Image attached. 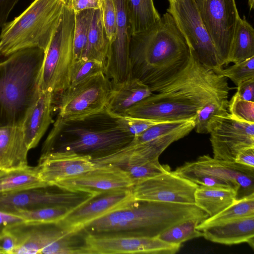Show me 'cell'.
Returning a JSON list of instances; mask_svg holds the SVG:
<instances>
[{
	"mask_svg": "<svg viewBox=\"0 0 254 254\" xmlns=\"http://www.w3.org/2000/svg\"><path fill=\"white\" fill-rule=\"evenodd\" d=\"M231 89L226 77L202 64L190 50L189 62L181 71L124 116L164 122L195 120L208 102L228 101Z\"/></svg>",
	"mask_w": 254,
	"mask_h": 254,
	"instance_id": "cell-1",
	"label": "cell"
},
{
	"mask_svg": "<svg viewBox=\"0 0 254 254\" xmlns=\"http://www.w3.org/2000/svg\"><path fill=\"white\" fill-rule=\"evenodd\" d=\"M190 55L186 39L167 11L149 28L131 34V76L157 92L186 66Z\"/></svg>",
	"mask_w": 254,
	"mask_h": 254,
	"instance_id": "cell-2",
	"label": "cell"
},
{
	"mask_svg": "<svg viewBox=\"0 0 254 254\" xmlns=\"http://www.w3.org/2000/svg\"><path fill=\"white\" fill-rule=\"evenodd\" d=\"M117 120L118 117L105 108L75 119L57 116L41 154L67 151L92 158L113 152L130 143L134 137L122 130Z\"/></svg>",
	"mask_w": 254,
	"mask_h": 254,
	"instance_id": "cell-3",
	"label": "cell"
},
{
	"mask_svg": "<svg viewBox=\"0 0 254 254\" xmlns=\"http://www.w3.org/2000/svg\"><path fill=\"white\" fill-rule=\"evenodd\" d=\"M208 217L206 212L195 204L134 200L92 221L82 231L86 234H122L154 237L186 220H204Z\"/></svg>",
	"mask_w": 254,
	"mask_h": 254,
	"instance_id": "cell-4",
	"label": "cell"
},
{
	"mask_svg": "<svg viewBox=\"0 0 254 254\" xmlns=\"http://www.w3.org/2000/svg\"><path fill=\"white\" fill-rule=\"evenodd\" d=\"M45 51H18L0 62V125H20L39 91Z\"/></svg>",
	"mask_w": 254,
	"mask_h": 254,
	"instance_id": "cell-5",
	"label": "cell"
},
{
	"mask_svg": "<svg viewBox=\"0 0 254 254\" xmlns=\"http://www.w3.org/2000/svg\"><path fill=\"white\" fill-rule=\"evenodd\" d=\"M65 0H34L19 15L6 22L0 34V56L37 48L46 50L61 19Z\"/></svg>",
	"mask_w": 254,
	"mask_h": 254,
	"instance_id": "cell-6",
	"label": "cell"
},
{
	"mask_svg": "<svg viewBox=\"0 0 254 254\" xmlns=\"http://www.w3.org/2000/svg\"><path fill=\"white\" fill-rule=\"evenodd\" d=\"M74 23L75 12L65 4L59 24L45 52L39 89L58 94L70 86Z\"/></svg>",
	"mask_w": 254,
	"mask_h": 254,
	"instance_id": "cell-7",
	"label": "cell"
},
{
	"mask_svg": "<svg viewBox=\"0 0 254 254\" xmlns=\"http://www.w3.org/2000/svg\"><path fill=\"white\" fill-rule=\"evenodd\" d=\"M170 13L200 62L220 74L223 66L194 0H169Z\"/></svg>",
	"mask_w": 254,
	"mask_h": 254,
	"instance_id": "cell-8",
	"label": "cell"
},
{
	"mask_svg": "<svg viewBox=\"0 0 254 254\" xmlns=\"http://www.w3.org/2000/svg\"><path fill=\"white\" fill-rule=\"evenodd\" d=\"M111 82L100 72L55 94L58 116L64 119L82 117L105 108Z\"/></svg>",
	"mask_w": 254,
	"mask_h": 254,
	"instance_id": "cell-9",
	"label": "cell"
},
{
	"mask_svg": "<svg viewBox=\"0 0 254 254\" xmlns=\"http://www.w3.org/2000/svg\"><path fill=\"white\" fill-rule=\"evenodd\" d=\"M222 64L227 66L235 27L240 17L235 0H194Z\"/></svg>",
	"mask_w": 254,
	"mask_h": 254,
	"instance_id": "cell-10",
	"label": "cell"
},
{
	"mask_svg": "<svg viewBox=\"0 0 254 254\" xmlns=\"http://www.w3.org/2000/svg\"><path fill=\"white\" fill-rule=\"evenodd\" d=\"M207 130L214 159L234 162L241 151L254 147V123L239 120L230 113L212 118Z\"/></svg>",
	"mask_w": 254,
	"mask_h": 254,
	"instance_id": "cell-11",
	"label": "cell"
},
{
	"mask_svg": "<svg viewBox=\"0 0 254 254\" xmlns=\"http://www.w3.org/2000/svg\"><path fill=\"white\" fill-rule=\"evenodd\" d=\"M181 245L167 243L158 237L131 234H86L83 239L84 254H174Z\"/></svg>",
	"mask_w": 254,
	"mask_h": 254,
	"instance_id": "cell-12",
	"label": "cell"
},
{
	"mask_svg": "<svg viewBox=\"0 0 254 254\" xmlns=\"http://www.w3.org/2000/svg\"><path fill=\"white\" fill-rule=\"evenodd\" d=\"M198 185L171 170L134 185L131 192L136 201L195 204Z\"/></svg>",
	"mask_w": 254,
	"mask_h": 254,
	"instance_id": "cell-13",
	"label": "cell"
},
{
	"mask_svg": "<svg viewBox=\"0 0 254 254\" xmlns=\"http://www.w3.org/2000/svg\"><path fill=\"white\" fill-rule=\"evenodd\" d=\"M50 187L30 189L0 194V210L13 213L22 210H31L51 206H65L72 209L95 196L79 192L61 190H54Z\"/></svg>",
	"mask_w": 254,
	"mask_h": 254,
	"instance_id": "cell-14",
	"label": "cell"
},
{
	"mask_svg": "<svg viewBox=\"0 0 254 254\" xmlns=\"http://www.w3.org/2000/svg\"><path fill=\"white\" fill-rule=\"evenodd\" d=\"M134 184L120 168L106 165L57 183L60 190L87 193L94 196L119 191L131 190Z\"/></svg>",
	"mask_w": 254,
	"mask_h": 254,
	"instance_id": "cell-15",
	"label": "cell"
},
{
	"mask_svg": "<svg viewBox=\"0 0 254 254\" xmlns=\"http://www.w3.org/2000/svg\"><path fill=\"white\" fill-rule=\"evenodd\" d=\"M116 12V34L109 45L105 61V74L111 82L126 81L131 76L129 45L131 29L126 0H113Z\"/></svg>",
	"mask_w": 254,
	"mask_h": 254,
	"instance_id": "cell-16",
	"label": "cell"
},
{
	"mask_svg": "<svg viewBox=\"0 0 254 254\" xmlns=\"http://www.w3.org/2000/svg\"><path fill=\"white\" fill-rule=\"evenodd\" d=\"M134 200L131 190L98 195L72 209L56 224L69 233H78L92 221Z\"/></svg>",
	"mask_w": 254,
	"mask_h": 254,
	"instance_id": "cell-17",
	"label": "cell"
},
{
	"mask_svg": "<svg viewBox=\"0 0 254 254\" xmlns=\"http://www.w3.org/2000/svg\"><path fill=\"white\" fill-rule=\"evenodd\" d=\"M91 157L72 152L56 151L41 154L36 166L41 179L50 187L96 167Z\"/></svg>",
	"mask_w": 254,
	"mask_h": 254,
	"instance_id": "cell-18",
	"label": "cell"
},
{
	"mask_svg": "<svg viewBox=\"0 0 254 254\" xmlns=\"http://www.w3.org/2000/svg\"><path fill=\"white\" fill-rule=\"evenodd\" d=\"M4 229L14 236L16 242L12 254H40L49 244L69 233L56 224L24 221L7 225Z\"/></svg>",
	"mask_w": 254,
	"mask_h": 254,
	"instance_id": "cell-19",
	"label": "cell"
},
{
	"mask_svg": "<svg viewBox=\"0 0 254 254\" xmlns=\"http://www.w3.org/2000/svg\"><path fill=\"white\" fill-rule=\"evenodd\" d=\"M55 107V94L39 89L20 125L29 150L37 146L53 122Z\"/></svg>",
	"mask_w": 254,
	"mask_h": 254,
	"instance_id": "cell-20",
	"label": "cell"
},
{
	"mask_svg": "<svg viewBox=\"0 0 254 254\" xmlns=\"http://www.w3.org/2000/svg\"><path fill=\"white\" fill-rule=\"evenodd\" d=\"M189 163L201 172L237 183L247 194L254 192V168L216 159L208 155L200 156L195 161Z\"/></svg>",
	"mask_w": 254,
	"mask_h": 254,
	"instance_id": "cell-21",
	"label": "cell"
},
{
	"mask_svg": "<svg viewBox=\"0 0 254 254\" xmlns=\"http://www.w3.org/2000/svg\"><path fill=\"white\" fill-rule=\"evenodd\" d=\"M29 150L20 125H0V171L28 166Z\"/></svg>",
	"mask_w": 254,
	"mask_h": 254,
	"instance_id": "cell-22",
	"label": "cell"
},
{
	"mask_svg": "<svg viewBox=\"0 0 254 254\" xmlns=\"http://www.w3.org/2000/svg\"><path fill=\"white\" fill-rule=\"evenodd\" d=\"M152 93L148 85L136 78L119 83L111 82L105 108L114 116H123L129 109Z\"/></svg>",
	"mask_w": 254,
	"mask_h": 254,
	"instance_id": "cell-23",
	"label": "cell"
},
{
	"mask_svg": "<svg viewBox=\"0 0 254 254\" xmlns=\"http://www.w3.org/2000/svg\"><path fill=\"white\" fill-rule=\"evenodd\" d=\"M201 231L203 237L209 241L226 245L247 243L254 249V215L210 226Z\"/></svg>",
	"mask_w": 254,
	"mask_h": 254,
	"instance_id": "cell-24",
	"label": "cell"
},
{
	"mask_svg": "<svg viewBox=\"0 0 254 254\" xmlns=\"http://www.w3.org/2000/svg\"><path fill=\"white\" fill-rule=\"evenodd\" d=\"M47 187L50 186L41 179L36 166L0 171V194Z\"/></svg>",
	"mask_w": 254,
	"mask_h": 254,
	"instance_id": "cell-25",
	"label": "cell"
},
{
	"mask_svg": "<svg viewBox=\"0 0 254 254\" xmlns=\"http://www.w3.org/2000/svg\"><path fill=\"white\" fill-rule=\"evenodd\" d=\"M237 195L238 191L233 189L198 185L194 193L195 204L212 217L232 204Z\"/></svg>",
	"mask_w": 254,
	"mask_h": 254,
	"instance_id": "cell-26",
	"label": "cell"
},
{
	"mask_svg": "<svg viewBox=\"0 0 254 254\" xmlns=\"http://www.w3.org/2000/svg\"><path fill=\"white\" fill-rule=\"evenodd\" d=\"M254 56V29L245 17L236 24L231 45L228 62H241Z\"/></svg>",
	"mask_w": 254,
	"mask_h": 254,
	"instance_id": "cell-27",
	"label": "cell"
},
{
	"mask_svg": "<svg viewBox=\"0 0 254 254\" xmlns=\"http://www.w3.org/2000/svg\"><path fill=\"white\" fill-rule=\"evenodd\" d=\"M109 40L103 25L101 10L95 9L85 52L81 58L94 60L105 64Z\"/></svg>",
	"mask_w": 254,
	"mask_h": 254,
	"instance_id": "cell-28",
	"label": "cell"
},
{
	"mask_svg": "<svg viewBox=\"0 0 254 254\" xmlns=\"http://www.w3.org/2000/svg\"><path fill=\"white\" fill-rule=\"evenodd\" d=\"M126 2L132 34L149 28L161 17L153 0H126Z\"/></svg>",
	"mask_w": 254,
	"mask_h": 254,
	"instance_id": "cell-29",
	"label": "cell"
},
{
	"mask_svg": "<svg viewBox=\"0 0 254 254\" xmlns=\"http://www.w3.org/2000/svg\"><path fill=\"white\" fill-rule=\"evenodd\" d=\"M254 215V192L237 198L225 209L212 217H208L200 222L196 229H203L229 221Z\"/></svg>",
	"mask_w": 254,
	"mask_h": 254,
	"instance_id": "cell-30",
	"label": "cell"
},
{
	"mask_svg": "<svg viewBox=\"0 0 254 254\" xmlns=\"http://www.w3.org/2000/svg\"><path fill=\"white\" fill-rule=\"evenodd\" d=\"M174 172L180 176L198 185L233 189L237 191L238 194L240 189L237 183L201 172L192 167L189 162L178 167Z\"/></svg>",
	"mask_w": 254,
	"mask_h": 254,
	"instance_id": "cell-31",
	"label": "cell"
},
{
	"mask_svg": "<svg viewBox=\"0 0 254 254\" xmlns=\"http://www.w3.org/2000/svg\"><path fill=\"white\" fill-rule=\"evenodd\" d=\"M72 209L65 206H51L31 210H22L12 214L24 221L44 224H57Z\"/></svg>",
	"mask_w": 254,
	"mask_h": 254,
	"instance_id": "cell-32",
	"label": "cell"
},
{
	"mask_svg": "<svg viewBox=\"0 0 254 254\" xmlns=\"http://www.w3.org/2000/svg\"><path fill=\"white\" fill-rule=\"evenodd\" d=\"M202 221L199 219L186 220L169 228L158 237L170 244L181 245L187 241L203 237L202 231L196 229Z\"/></svg>",
	"mask_w": 254,
	"mask_h": 254,
	"instance_id": "cell-33",
	"label": "cell"
},
{
	"mask_svg": "<svg viewBox=\"0 0 254 254\" xmlns=\"http://www.w3.org/2000/svg\"><path fill=\"white\" fill-rule=\"evenodd\" d=\"M94 10V9H87L75 13L74 61L80 59L85 52Z\"/></svg>",
	"mask_w": 254,
	"mask_h": 254,
	"instance_id": "cell-34",
	"label": "cell"
},
{
	"mask_svg": "<svg viewBox=\"0 0 254 254\" xmlns=\"http://www.w3.org/2000/svg\"><path fill=\"white\" fill-rule=\"evenodd\" d=\"M117 167L127 173L134 185L171 170L167 165H161L159 159L142 164Z\"/></svg>",
	"mask_w": 254,
	"mask_h": 254,
	"instance_id": "cell-35",
	"label": "cell"
},
{
	"mask_svg": "<svg viewBox=\"0 0 254 254\" xmlns=\"http://www.w3.org/2000/svg\"><path fill=\"white\" fill-rule=\"evenodd\" d=\"M100 72H105L104 63L94 60L80 58L74 61L72 64L70 86L77 84Z\"/></svg>",
	"mask_w": 254,
	"mask_h": 254,
	"instance_id": "cell-36",
	"label": "cell"
},
{
	"mask_svg": "<svg viewBox=\"0 0 254 254\" xmlns=\"http://www.w3.org/2000/svg\"><path fill=\"white\" fill-rule=\"evenodd\" d=\"M228 101H214L208 102L198 112L195 118L196 132L208 133V126L210 121L216 115L227 114Z\"/></svg>",
	"mask_w": 254,
	"mask_h": 254,
	"instance_id": "cell-37",
	"label": "cell"
},
{
	"mask_svg": "<svg viewBox=\"0 0 254 254\" xmlns=\"http://www.w3.org/2000/svg\"><path fill=\"white\" fill-rule=\"evenodd\" d=\"M194 120L184 121H166L154 125L132 140L136 143L145 142L169 134L186 127Z\"/></svg>",
	"mask_w": 254,
	"mask_h": 254,
	"instance_id": "cell-38",
	"label": "cell"
},
{
	"mask_svg": "<svg viewBox=\"0 0 254 254\" xmlns=\"http://www.w3.org/2000/svg\"><path fill=\"white\" fill-rule=\"evenodd\" d=\"M77 234H67L44 248L40 254H84L83 242L80 244L75 238Z\"/></svg>",
	"mask_w": 254,
	"mask_h": 254,
	"instance_id": "cell-39",
	"label": "cell"
},
{
	"mask_svg": "<svg viewBox=\"0 0 254 254\" xmlns=\"http://www.w3.org/2000/svg\"><path fill=\"white\" fill-rule=\"evenodd\" d=\"M220 75L230 79L237 87L245 81L254 79V56L223 68Z\"/></svg>",
	"mask_w": 254,
	"mask_h": 254,
	"instance_id": "cell-40",
	"label": "cell"
},
{
	"mask_svg": "<svg viewBox=\"0 0 254 254\" xmlns=\"http://www.w3.org/2000/svg\"><path fill=\"white\" fill-rule=\"evenodd\" d=\"M229 113L234 118L248 123H254V102L241 99L236 92L228 101Z\"/></svg>",
	"mask_w": 254,
	"mask_h": 254,
	"instance_id": "cell-41",
	"label": "cell"
},
{
	"mask_svg": "<svg viewBox=\"0 0 254 254\" xmlns=\"http://www.w3.org/2000/svg\"><path fill=\"white\" fill-rule=\"evenodd\" d=\"M117 122L122 130L135 137L150 127L164 121L123 116L118 117Z\"/></svg>",
	"mask_w": 254,
	"mask_h": 254,
	"instance_id": "cell-42",
	"label": "cell"
},
{
	"mask_svg": "<svg viewBox=\"0 0 254 254\" xmlns=\"http://www.w3.org/2000/svg\"><path fill=\"white\" fill-rule=\"evenodd\" d=\"M100 9L103 25L110 44L115 39L116 34V12L113 0H100Z\"/></svg>",
	"mask_w": 254,
	"mask_h": 254,
	"instance_id": "cell-43",
	"label": "cell"
},
{
	"mask_svg": "<svg viewBox=\"0 0 254 254\" xmlns=\"http://www.w3.org/2000/svg\"><path fill=\"white\" fill-rule=\"evenodd\" d=\"M16 246L14 236L5 229L0 231V254H12Z\"/></svg>",
	"mask_w": 254,
	"mask_h": 254,
	"instance_id": "cell-44",
	"label": "cell"
},
{
	"mask_svg": "<svg viewBox=\"0 0 254 254\" xmlns=\"http://www.w3.org/2000/svg\"><path fill=\"white\" fill-rule=\"evenodd\" d=\"M100 0H65V4L77 12L87 9H99Z\"/></svg>",
	"mask_w": 254,
	"mask_h": 254,
	"instance_id": "cell-45",
	"label": "cell"
},
{
	"mask_svg": "<svg viewBox=\"0 0 254 254\" xmlns=\"http://www.w3.org/2000/svg\"><path fill=\"white\" fill-rule=\"evenodd\" d=\"M236 93L241 99L254 102V79L241 84L237 87Z\"/></svg>",
	"mask_w": 254,
	"mask_h": 254,
	"instance_id": "cell-46",
	"label": "cell"
},
{
	"mask_svg": "<svg viewBox=\"0 0 254 254\" xmlns=\"http://www.w3.org/2000/svg\"><path fill=\"white\" fill-rule=\"evenodd\" d=\"M19 0H0V28L6 23L11 11Z\"/></svg>",
	"mask_w": 254,
	"mask_h": 254,
	"instance_id": "cell-47",
	"label": "cell"
},
{
	"mask_svg": "<svg viewBox=\"0 0 254 254\" xmlns=\"http://www.w3.org/2000/svg\"><path fill=\"white\" fill-rule=\"evenodd\" d=\"M234 162L254 168V147L249 148L241 151L236 156Z\"/></svg>",
	"mask_w": 254,
	"mask_h": 254,
	"instance_id": "cell-48",
	"label": "cell"
},
{
	"mask_svg": "<svg viewBox=\"0 0 254 254\" xmlns=\"http://www.w3.org/2000/svg\"><path fill=\"white\" fill-rule=\"evenodd\" d=\"M23 221L16 215L0 210V231L7 225Z\"/></svg>",
	"mask_w": 254,
	"mask_h": 254,
	"instance_id": "cell-49",
	"label": "cell"
},
{
	"mask_svg": "<svg viewBox=\"0 0 254 254\" xmlns=\"http://www.w3.org/2000/svg\"><path fill=\"white\" fill-rule=\"evenodd\" d=\"M248 4L250 7V9L251 10L254 6V0H248Z\"/></svg>",
	"mask_w": 254,
	"mask_h": 254,
	"instance_id": "cell-50",
	"label": "cell"
}]
</instances>
